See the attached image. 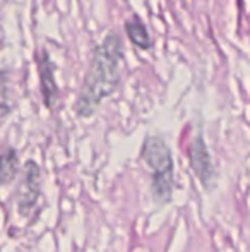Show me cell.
<instances>
[{
    "label": "cell",
    "mask_w": 250,
    "mask_h": 252,
    "mask_svg": "<svg viewBox=\"0 0 250 252\" xmlns=\"http://www.w3.org/2000/svg\"><path fill=\"white\" fill-rule=\"evenodd\" d=\"M124 60L122 38L110 31L93 48L89 67L76 100V113L83 119L91 117L105 98L111 96L120 83V63Z\"/></svg>",
    "instance_id": "cell-1"
},
{
    "label": "cell",
    "mask_w": 250,
    "mask_h": 252,
    "mask_svg": "<svg viewBox=\"0 0 250 252\" xmlns=\"http://www.w3.org/2000/svg\"><path fill=\"white\" fill-rule=\"evenodd\" d=\"M142 159L151 170V190L158 204H167L173 192V159L168 144L161 137H147L142 146Z\"/></svg>",
    "instance_id": "cell-2"
},
{
    "label": "cell",
    "mask_w": 250,
    "mask_h": 252,
    "mask_svg": "<svg viewBox=\"0 0 250 252\" xmlns=\"http://www.w3.org/2000/svg\"><path fill=\"white\" fill-rule=\"evenodd\" d=\"M40 201V168L34 161L24 165L23 180L17 189V213L24 218L31 215Z\"/></svg>",
    "instance_id": "cell-3"
},
{
    "label": "cell",
    "mask_w": 250,
    "mask_h": 252,
    "mask_svg": "<svg viewBox=\"0 0 250 252\" xmlns=\"http://www.w3.org/2000/svg\"><path fill=\"white\" fill-rule=\"evenodd\" d=\"M189 156H190V166H192L197 179L200 180V184L206 189H213L216 186L218 173L213 165V159H211L209 150L206 146V141L202 139L200 134H197L192 143H190Z\"/></svg>",
    "instance_id": "cell-4"
},
{
    "label": "cell",
    "mask_w": 250,
    "mask_h": 252,
    "mask_svg": "<svg viewBox=\"0 0 250 252\" xmlns=\"http://www.w3.org/2000/svg\"><path fill=\"white\" fill-rule=\"evenodd\" d=\"M38 72H40V88L43 103L48 108H54L58 98V86L55 81V63L52 62L50 55L47 50L38 52Z\"/></svg>",
    "instance_id": "cell-5"
},
{
    "label": "cell",
    "mask_w": 250,
    "mask_h": 252,
    "mask_svg": "<svg viewBox=\"0 0 250 252\" xmlns=\"http://www.w3.org/2000/svg\"><path fill=\"white\" fill-rule=\"evenodd\" d=\"M125 33L129 40L140 50H149L151 45H153L149 31H147L146 24L140 21V17L132 16L125 21Z\"/></svg>",
    "instance_id": "cell-6"
},
{
    "label": "cell",
    "mask_w": 250,
    "mask_h": 252,
    "mask_svg": "<svg viewBox=\"0 0 250 252\" xmlns=\"http://www.w3.org/2000/svg\"><path fill=\"white\" fill-rule=\"evenodd\" d=\"M19 170V161H17V153L14 148H5L2 151V158H0V182L3 186L10 184L17 175Z\"/></svg>",
    "instance_id": "cell-7"
}]
</instances>
